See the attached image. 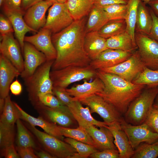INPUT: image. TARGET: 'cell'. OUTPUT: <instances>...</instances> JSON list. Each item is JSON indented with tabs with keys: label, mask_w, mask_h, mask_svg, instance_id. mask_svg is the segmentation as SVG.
<instances>
[{
	"label": "cell",
	"mask_w": 158,
	"mask_h": 158,
	"mask_svg": "<svg viewBox=\"0 0 158 158\" xmlns=\"http://www.w3.org/2000/svg\"><path fill=\"white\" fill-rule=\"evenodd\" d=\"M85 24L84 17L75 20L60 32L52 34L51 39L57 56L52 65L51 70L68 66L84 67L90 65L91 60L84 47Z\"/></svg>",
	"instance_id": "6da1fadb"
},
{
	"label": "cell",
	"mask_w": 158,
	"mask_h": 158,
	"mask_svg": "<svg viewBox=\"0 0 158 158\" xmlns=\"http://www.w3.org/2000/svg\"><path fill=\"white\" fill-rule=\"evenodd\" d=\"M97 75L103 83L104 87L95 94L112 104L122 116L146 86L135 84L117 75L99 69L97 70Z\"/></svg>",
	"instance_id": "7a4b0ae2"
},
{
	"label": "cell",
	"mask_w": 158,
	"mask_h": 158,
	"mask_svg": "<svg viewBox=\"0 0 158 158\" xmlns=\"http://www.w3.org/2000/svg\"><path fill=\"white\" fill-rule=\"evenodd\" d=\"M54 61H47L39 66L32 75L24 79L29 99L33 106L40 102V96L53 94L50 73Z\"/></svg>",
	"instance_id": "3957f363"
},
{
	"label": "cell",
	"mask_w": 158,
	"mask_h": 158,
	"mask_svg": "<svg viewBox=\"0 0 158 158\" xmlns=\"http://www.w3.org/2000/svg\"><path fill=\"white\" fill-rule=\"evenodd\" d=\"M158 94V86H147L130 104L124 115L125 121L134 125L144 123Z\"/></svg>",
	"instance_id": "277c9868"
},
{
	"label": "cell",
	"mask_w": 158,
	"mask_h": 158,
	"mask_svg": "<svg viewBox=\"0 0 158 158\" xmlns=\"http://www.w3.org/2000/svg\"><path fill=\"white\" fill-rule=\"evenodd\" d=\"M25 125L37 140L41 147L55 158H81L70 145L25 122Z\"/></svg>",
	"instance_id": "5b68a950"
},
{
	"label": "cell",
	"mask_w": 158,
	"mask_h": 158,
	"mask_svg": "<svg viewBox=\"0 0 158 158\" xmlns=\"http://www.w3.org/2000/svg\"><path fill=\"white\" fill-rule=\"evenodd\" d=\"M50 76L53 87L66 89L71 83L83 79L95 78L97 70L90 65L84 67L68 66L51 70Z\"/></svg>",
	"instance_id": "8992f818"
},
{
	"label": "cell",
	"mask_w": 158,
	"mask_h": 158,
	"mask_svg": "<svg viewBox=\"0 0 158 158\" xmlns=\"http://www.w3.org/2000/svg\"><path fill=\"white\" fill-rule=\"evenodd\" d=\"M79 101L82 104L90 108L91 113L98 114L108 126L115 123L121 124L123 118L112 104L95 94Z\"/></svg>",
	"instance_id": "52a82bcc"
},
{
	"label": "cell",
	"mask_w": 158,
	"mask_h": 158,
	"mask_svg": "<svg viewBox=\"0 0 158 158\" xmlns=\"http://www.w3.org/2000/svg\"><path fill=\"white\" fill-rule=\"evenodd\" d=\"M146 67L138 50L134 52L127 59L115 66L99 69L117 75L132 82Z\"/></svg>",
	"instance_id": "ba28073f"
},
{
	"label": "cell",
	"mask_w": 158,
	"mask_h": 158,
	"mask_svg": "<svg viewBox=\"0 0 158 158\" xmlns=\"http://www.w3.org/2000/svg\"><path fill=\"white\" fill-rule=\"evenodd\" d=\"M74 21L66 3H55L48 10L46 23L43 28L55 34L67 28Z\"/></svg>",
	"instance_id": "9c48e42d"
},
{
	"label": "cell",
	"mask_w": 158,
	"mask_h": 158,
	"mask_svg": "<svg viewBox=\"0 0 158 158\" xmlns=\"http://www.w3.org/2000/svg\"><path fill=\"white\" fill-rule=\"evenodd\" d=\"M135 41L141 59L146 66L158 69V42L149 35L135 32Z\"/></svg>",
	"instance_id": "30bf717a"
},
{
	"label": "cell",
	"mask_w": 158,
	"mask_h": 158,
	"mask_svg": "<svg viewBox=\"0 0 158 158\" xmlns=\"http://www.w3.org/2000/svg\"><path fill=\"white\" fill-rule=\"evenodd\" d=\"M121 126L127 135L134 150L142 142L151 144L158 140V134L153 131L145 123L134 125L126 122L123 118Z\"/></svg>",
	"instance_id": "8fae6325"
},
{
	"label": "cell",
	"mask_w": 158,
	"mask_h": 158,
	"mask_svg": "<svg viewBox=\"0 0 158 158\" xmlns=\"http://www.w3.org/2000/svg\"><path fill=\"white\" fill-rule=\"evenodd\" d=\"M33 106L40 116L59 126L71 128L76 121L67 106L62 105L59 108H53L39 102Z\"/></svg>",
	"instance_id": "7c38bea8"
},
{
	"label": "cell",
	"mask_w": 158,
	"mask_h": 158,
	"mask_svg": "<svg viewBox=\"0 0 158 158\" xmlns=\"http://www.w3.org/2000/svg\"><path fill=\"white\" fill-rule=\"evenodd\" d=\"M0 52L21 73L24 70V60L18 41L13 33L1 36Z\"/></svg>",
	"instance_id": "4fadbf2b"
},
{
	"label": "cell",
	"mask_w": 158,
	"mask_h": 158,
	"mask_svg": "<svg viewBox=\"0 0 158 158\" xmlns=\"http://www.w3.org/2000/svg\"><path fill=\"white\" fill-rule=\"evenodd\" d=\"M52 34L49 30L42 28L36 34L25 36L24 41L31 44L43 53L47 61H54L56 58L57 52L52 41Z\"/></svg>",
	"instance_id": "5bb4252c"
},
{
	"label": "cell",
	"mask_w": 158,
	"mask_h": 158,
	"mask_svg": "<svg viewBox=\"0 0 158 158\" xmlns=\"http://www.w3.org/2000/svg\"><path fill=\"white\" fill-rule=\"evenodd\" d=\"M23 54L24 56V70L20 73L21 77L24 79L35 72L37 68L47 61L45 55L33 45L25 42Z\"/></svg>",
	"instance_id": "9a60e30c"
},
{
	"label": "cell",
	"mask_w": 158,
	"mask_h": 158,
	"mask_svg": "<svg viewBox=\"0 0 158 158\" xmlns=\"http://www.w3.org/2000/svg\"><path fill=\"white\" fill-rule=\"evenodd\" d=\"M89 134L100 151L107 149L117 150L114 143L113 135L107 127H100L98 128L95 126L84 122L78 123Z\"/></svg>",
	"instance_id": "2e32d148"
},
{
	"label": "cell",
	"mask_w": 158,
	"mask_h": 158,
	"mask_svg": "<svg viewBox=\"0 0 158 158\" xmlns=\"http://www.w3.org/2000/svg\"><path fill=\"white\" fill-rule=\"evenodd\" d=\"M53 4L50 1L43 0L29 8L25 11L23 17L27 25L37 32L45 25L46 12Z\"/></svg>",
	"instance_id": "e0dca14e"
},
{
	"label": "cell",
	"mask_w": 158,
	"mask_h": 158,
	"mask_svg": "<svg viewBox=\"0 0 158 158\" xmlns=\"http://www.w3.org/2000/svg\"><path fill=\"white\" fill-rule=\"evenodd\" d=\"M133 52L108 49L92 60L90 66L96 70L113 67L127 59Z\"/></svg>",
	"instance_id": "ac0fdd59"
},
{
	"label": "cell",
	"mask_w": 158,
	"mask_h": 158,
	"mask_svg": "<svg viewBox=\"0 0 158 158\" xmlns=\"http://www.w3.org/2000/svg\"><path fill=\"white\" fill-rule=\"evenodd\" d=\"M20 73L4 56L0 55V97L5 99L9 95L11 83Z\"/></svg>",
	"instance_id": "d6986e66"
},
{
	"label": "cell",
	"mask_w": 158,
	"mask_h": 158,
	"mask_svg": "<svg viewBox=\"0 0 158 158\" xmlns=\"http://www.w3.org/2000/svg\"><path fill=\"white\" fill-rule=\"evenodd\" d=\"M4 14L10 21L13 27L16 37L23 53L24 38L26 34L30 32H36L25 22L23 16L25 11L3 9Z\"/></svg>",
	"instance_id": "ffe728a7"
},
{
	"label": "cell",
	"mask_w": 158,
	"mask_h": 158,
	"mask_svg": "<svg viewBox=\"0 0 158 158\" xmlns=\"http://www.w3.org/2000/svg\"><path fill=\"white\" fill-rule=\"evenodd\" d=\"M13 102L18 110L19 118L34 126L40 127L45 132L63 141L64 137L61 133L59 126L56 124L40 116L37 118L33 117L26 113L17 103Z\"/></svg>",
	"instance_id": "44dd1931"
},
{
	"label": "cell",
	"mask_w": 158,
	"mask_h": 158,
	"mask_svg": "<svg viewBox=\"0 0 158 158\" xmlns=\"http://www.w3.org/2000/svg\"><path fill=\"white\" fill-rule=\"evenodd\" d=\"M107 128L113 135L114 143L119 151V158H131L134 154V150L126 133L121 129V124H114L108 126Z\"/></svg>",
	"instance_id": "7402d4cb"
},
{
	"label": "cell",
	"mask_w": 158,
	"mask_h": 158,
	"mask_svg": "<svg viewBox=\"0 0 158 158\" xmlns=\"http://www.w3.org/2000/svg\"><path fill=\"white\" fill-rule=\"evenodd\" d=\"M104 85L102 80L97 76L92 81L87 82L84 80L83 84H79L70 89H66V91L75 100H79L102 91Z\"/></svg>",
	"instance_id": "603a6c76"
},
{
	"label": "cell",
	"mask_w": 158,
	"mask_h": 158,
	"mask_svg": "<svg viewBox=\"0 0 158 158\" xmlns=\"http://www.w3.org/2000/svg\"><path fill=\"white\" fill-rule=\"evenodd\" d=\"M107 39L102 37L98 31L86 33L84 42L85 50L91 61L96 59L102 52L108 49Z\"/></svg>",
	"instance_id": "cb8c5ba5"
},
{
	"label": "cell",
	"mask_w": 158,
	"mask_h": 158,
	"mask_svg": "<svg viewBox=\"0 0 158 158\" xmlns=\"http://www.w3.org/2000/svg\"><path fill=\"white\" fill-rule=\"evenodd\" d=\"M79 100L73 101L68 106L77 122H84L92 124L98 127H107V124L104 122L97 121L91 115L89 107H84Z\"/></svg>",
	"instance_id": "d4e9b609"
},
{
	"label": "cell",
	"mask_w": 158,
	"mask_h": 158,
	"mask_svg": "<svg viewBox=\"0 0 158 158\" xmlns=\"http://www.w3.org/2000/svg\"><path fill=\"white\" fill-rule=\"evenodd\" d=\"M140 1L138 4L135 27V32L149 35L152 26V19L150 8Z\"/></svg>",
	"instance_id": "484cf974"
},
{
	"label": "cell",
	"mask_w": 158,
	"mask_h": 158,
	"mask_svg": "<svg viewBox=\"0 0 158 158\" xmlns=\"http://www.w3.org/2000/svg\"><path fill=\"white\" fill-rule=\"evenodd\" d=\"M89 14L85 26L86 33L98 31L109 20L106 11L102 8L94 5Z\"/></svg>",
	"instance_id": "4316f807"
},
{
	"label": "cell",
	"mask_w": 158,
	"mask_h": 158,
	"mask_svg": "<svg viewBox=\"0 0 158 158\" xmlns=\"http://www.w3.org/2000/svg\"><path fill=\"white\" fill-rule=\"evenodd\" d=\"M106 42L108 49L133 52L137 48L136 45L126 31L107 39Z\"/></svg>",
	"instance_id": "83f0119b"
},
{
	"label": "cell",
	"mask_w": 158,
	"mask_h": 158,
	"mask_svg": "<svg viewBox=\"0 0 158 158\" xmlns=\"http://www.w3.org/2000/svg\"><path fill=\"white\" fill-rule=\"evenodd\" d=\"M17 126L16 146L30 147L34 150L41 149L39 143H37L32 133L18 118L16 122Z\"/></svg>",
	"instance_id": "f1b7e54d"
},
{
	"label": "cell",
	"mask_w": 158,
	"mask_h": 158,
	"mask_svg": "<svg viewBox=\"0 0 158 158\" xmlns=\"http://www.w3.org/2000/svg\"><path fill=\"white\" fill-rule=\"evenodd\" d=\"M65 3L73 19L76 20L89 14L94 0H67Z\"/></svg>",
	"instance_id": "f546056e"
},
{
	"label": "cell",
	"mask_w": 158,
	"mask_h": 158,
	"mask_svg": "<svg viewBox=\"0 0 158 158\" xmlns=\"http://www.w3.org/2000/svg\"><path fill=\"white\" fill-rule=\"evenodd\" d=\"M126 24L125 19L109 20L98 31L102 37L107 39L126 31Z\"/></svg>",
	"instance_id": "4dcf8cb0"
},
{
	"label": "cell",
	"mask_w": 158,
	"mask_h": 158,
	"mask_svg": "<svg viewBox=\"0 0 158 158\" xmlns=\"http://www.w3.org/2000/svg\"><path fill=\"white\" fill-rule=\"evenodd\" d=\"M140 0H128L125 20L126 24V31L130 36L135 44V27L137 9Z\"/></svg>",
	"instance_id": "1f68e13d"
},
{
	"label": "cell",
	"mask_w": 158,
	"mask_h": 158,
	"mask_svg": "<svg viewBox=\"0 0 158 158\" xmlns=\"http://www.w3.org/2000/svg\"><path fill=\"white\" fill-rule=\"evenodd\" d=\"M59 127L63 136L92 145L97 148L92 139L82 127L79 126L76 128H72L59 126Z\"/></svg>",
	"instance_id": "d6a6232c"
},
{
	"label": "cell",
	"mask_w": 158,
	"mask_h": 158,
	"mask_svg": "<svg viewBox=\"0 0 158 158\" xmlns=\"http://www.w3.org/2000/svg\"><path fill=\"white\" fill-rule=\"evenodd\" d=\"M19 118L18 110L9 95L5 98L4 108L0 114V123L5 125H14Z\"/></svg>",
	"instance_id": "836d02e7"
},
{
	"label": "cell",
	"mask_w": 158,
	"mask_h": 158,
	"mask_svg": "<svg viewBox=\"0 0 158 158\" xmlns=\"http://www.w3.org/2000/svg\"><path fill=\"white\" fill-rule=\"evenodd\" d=\"M132 82L149 87L158 86V69L153 70L146 67Z\"/></svg>",
	"instance_id": "e575fe53"
},
{
	"label": "cell",
	"mask_w": 158,
	"mask_h": 158,
	"mask_svg": "<svg viewBox=\"0 0 158 158\" xmlns=\"http://www.w3.org/2000/svg\"><path fill=\"white\" fill-rule=\"evenodd\" d=\"M158 156V140L152 144L141 143L134 150L132 158H156Z\"/></svg>",
	"instance_id": "d590c367"
},
{
	"label": "cell",
	"mask_w": 158,
	"mask_h": 158,
	"mask_svg": "<svg viewBox=\"0 0 158 158\" xmlns=\"http://www.w3.org/2000/svg\"><path fill=\"white\" fill-rule=\"evenodd\" d=\"M63 141L73 147L81 158H87L91 154L100 151L92 145L70 138L66 137Z\"/></svg>",
	"instance_id": "8d00e7d4"
},
{
	"label": "cell",
	"mask_w": 158,
	"mask_h": 158,
	"mask_svg": "<svg viewBox=\"0 0 158 158\" xmlns=\"http://www.w3.org/2000/svg\"><path fill=\"white\" fill-rule=\"evenodd\" d=\"M15 135L14 125L0 123V150L13 144Z\"/></svg>",
	"instance_id": "74e56055"
},
{
	"label": "cell",
	"mask_w": 158,
	"mask_h": 158,
	"mask_svg": "<svg viewBox=\"0 0 158 158\" xmlns=\"http://www.w3.org/2000/svg\"><path fill=\"white\" fill-rule=\"evenodd\" d=\"M126 4H114L102 8L106 12L109 20L125 19L127 11Z\"/></svg>",
	"instance_id": "f35d334b"
},
{
	"label": "cell",
	"mask_w": 158,
	"mask_h": 158,
	"mask_svg": "<svg viewBox=\"0 0 158 158\" xmlns=\"http://www.w3.org/2000/svg\"><path fill=\"white\" fill-rule=\"evenodd\" d=\"M144 123L153 132L158 130V108L153 105Z\"/></svg>",
	"instance_id": "ab89813d"
},
{
	"label": "cell",
	"mask_w": 158,
	"mask_h": 158,
	"mask_svg": "<svg viewBox=\"0 0 158 158\" xmlns=\"http://www.w3.org/2000/svg\"><path fill=\"white\" fill-rule=\"evenodd\" d=\"M66 89L53 87V92L63 105L68 107L73 101L76 100L66 91Z\"/></svg>",
	"instance_id": "60d3db41"
},
{
	"label": "cell",
	"mask_w": 158,
	"mask_h": 158,
	"mask_svg": "<svg viewBox=\"0 0 158 158\" xmlns=\"http://www.w3.org/2000/svg\"><path fill=\"white\" fill-rule=\"evenodd\" d=\"M39 100L40 102L51 108H57L64 105L52 93L47 94L40 96Z\"/></svg>",
	"instance_id": "b9f144b4"
},
{
	"label": "cell",
	"mask_w": 158,
	"mask_h": 158,
	"mask_svg": "<svg viewBox=\"0 0 158 158\" xmlns=\"http://www.w3.org/2000/svg\"><path fill=\"white\" fill-rule=\"evenodd\" d=\"M91 158H119V152L118 150L107 149L91 154Z\"/></svg>",
	"instance_id": "7bdbcfd3"
},
{
	"label": "cell",
	"mask_w": 158,
	"mask_h": 158,
	"mask_svg": "<svg viewBox=\"0 0 158 158\" xmlns=\"http://www.w3.org/2000/svg\"><path fill=\"white\" fill-rule=\"evenodd\" d=\"M14 30L8 19L2 14L0 16V32L1 36L13 33Z\"/></svg>",
	"instance_id": "ee69618b"
},
{
	"label": "cell",
	"mask_w": 158,
	"mask_h": 158,
	"mask_svg": "<svg viewBox=\"0 0 158 158\" xmlns=\"http://www.w3.org/2000/svg\"><path fill=\"white\" fill-rule=\"evenodd\" d=\"M21 2L22 0H4L2 6L3 9L24 11L21 8Z\"/></svg>",
	"instance_id": "f6af8a7d"
},
{
	"label": "cell",
	"mask_w": 158,
	"mask_h": 158,
	"mask_svg": "<svg viewBox=\"0 0 158 158\" xmlns=\"http://www.w3.org/2000/svg\"><path fill=\"white\" fill-rule=\"evenodd\" d=\"M150 9L152 19V23L148 35L158 42V17L156 16L150 8Z\"/></svg>",
	"instance_id": "bcb514c9"
},
{
	"label": "cell",
	"mask_w": 158,
	"mask_h": 158,
	"mask_svg": "<svg viewBox=\"0 0 158 158\" xmlns=\"http://www.w3.org/2000/svg\"><path fill=\"white\" fill-rule=\"evenodd\" d=\"M1 156L5 158H19L20 157L14 144L0 150Z\"/></svg>",
	"instance_id": "7dc6e473"
},
{
	"label": "cell",
	"mask_w": 158,
	"mask_h": 158,
	"mask_svg": "<svg viewBox=\"0 0 158 158\" xmlns=\"http://www.w3.org/2000/svg\"><path fill=\"white\" fill-rule=\"evenodd\" d=\"M16 149L20 158H38L34 149L30 147H20L16 146Z\"/></svg>",
	"instance_id": "c3c4849f"
},
{
	"label": "cell",
	"mask_w": 158,
	"mask_h": 158,
	"mask_svg": "<svg viewBox=\"0 0 158 158\" xmlns=\"http://www.w3.org/2000/svg\"><path fill=\"white\" fill-rule=\"evenodd\" d=\"M127 0H94V5L101 8L116 4H126Z\"/></svg>",
	"instance_id": "681fc988"
},
{
	"label": "cell",
	"mask_w": 158,
	"mask_h": 158,
	"mask_svg": "<svg viewBox=\"0 0 158 158\" xmlns=\"http://www.w3.org/2000/svg\"><path fill=\"white\" fill-rule=\"evenodd\" d=\"M10 90L13 94L18 95H20L22 92V86L19 81L16 79L11 84Z\"/></svg>",
	"instance_id": "f907efd6"
},
{
	"label": "cell",
	"mask_w": 158,
	"mask_h": 158,
	"mask_svg": "<svg viewBox=\"0 0 158 158\" xmlns=\"http://www.w3.org/2000/svg\"><path fill=\"white\" fill-rule=\"evenodd\" d=\"M43 0H22L21 7L22 9L25 11L33 5Z\"/></svg>",
	"instance_id": "816d5d0a"
},
{
	"label": "cell",
	"mask_w": 158,
	"mask_h": 158,
	"mask_svg": "<svg viewBox=\"0 0 158 158\" xmlns=\"http://www.w3.org/2000/svg\"><path fill=\"white\" fill-rule=\"evenodd\" d=\"M34 152L38 158H55L50 153L41 149L34 150Z\"/></svg>",
	"instance_id": "f5cc1de1"
},
{
	"label": "cell",
	"mask_w": 158,
	"mask_h": 158,
	"mask_svg": "<svg viewBox=\"0 0 158 158\" xmlns=\"http://www.w3.org/2000/svg\"><path fill=\"white\" fill-rule=\"evenodd\" d=\"M147 4L150 6L156 16L158 17V0H151Z\"/></svg>",
	"instance_id": "db71d44e"
},
{
	"label": "cell",
	"mask_w": 158,
	"mask_h": 158,
	"mask_svg": "<svg viewBox=\"0 0 158 158\" xmlns=\"http://www.w3.org/2000/svg\"><path fill=\"white\" fill-rule=\"evenodd\" d=\"M5 104V99L0 98V114L2 113Z\"/></svg>",
	"instance_id": "11a10c76"
},
{
	"label": "cell",
	"mask_w": 158,
	"mask_h": 158,
	"mask_svg": "<svg viewBox=\"0 0 158 158\" xmlns=\"http://www.w3.org/2000/svg\"><path fill=\"white\" fill-rule=\"evenodd\" d=\"M52 3L53 4L55 3H65L67 0H46Z\"/></svg>",
	"instance_id": "9f6ffc18"
},
{
	"label": "cell",
	"mask_w": 158,
	"mask_h": 158,
	"mask_svg": "<svg viewBox=\"0 0 158 158\" xmlns=\"http://www.w3.org/2000/svg\"><path fill=\"white\" fill-rule=\"evenodd\" d=\"M153 105L158 108V94H157L154 99Z\"/></svg>",
	"instance_id": "6f0895ef"
},
{
	"label": "cell",
	"mask_w": 158,
	"mask_h": 158,
	"mask_svg": "<svg viewBox=\"0 0 158 158\" xmlns=\"http://www.w3.org/2000/svg\"><path fill=\"white\" fill-rule=\"evenodd\" d=\"M151 0H140L141 1H142L146 4H147V3Z\"/></svg>",
	"instance_id": "680465c9"
},
{
	"label": "cell",
	"mask_w": 158,
	"mask_h": 158,
	"mask_svg": "<svg viewBox=\"0 0 158 158\" xmlns=\"http://www.w3.org/2000/svg\"><path fill=\"white\" fill-rule=\"evenodd\" d=\"M4 0H0V6H2Z\"/></svg>",
	"instance_id": "91938a15"
},
{
	"label": "cell",
	"mask_w": 158,
	"mask_h": 158,
	"mask_svg": "<svg viewBox=\"0 0 158 158\" xmlns=\"http://www.w3.org/2000/svg\"><path fill=\"white\" fill-rule=\"evenodd\" d=\"M157 133L158 134V130H157Z\"/></svg>",
	"instance_id": "94428289"
},
{
	"label": "cell",
	"mask_w": 158,
	"mask_h": 158,
	"mask_svg": "<svg viewBox=\"0 0 158 158\" xmlns=\"http://www.w3.org/2000/svg\"><path fill=\"white\" fill-rule=\"evenodd\" d=\"M127 1H128V0H127Z\"/></svg>",
	"instance_id": "6125c7cd"
}]
</instances>
